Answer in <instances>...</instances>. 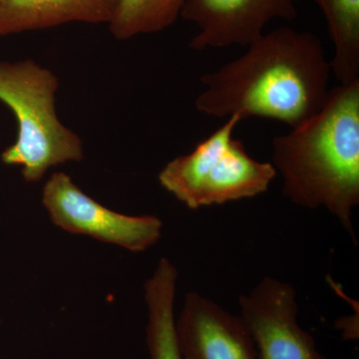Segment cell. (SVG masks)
Masks as SVG:
<instances>
[{"mask_svg":"<svg viewBox=\"0 0 359 359\" xmlns=\"http://www.w3.org/2000/svg\"><path fill=\"white\" fill-rule=\"evenodd\" d=\"M241 57L201 78L199 112L285 123L290 128L320 110L330 93V60L311 32L280 27L264 32Z\"/></svg>","mask_w":359,"mask_h":359,"instance_id":"cell-1","label":"cell"},{"mask_svg":"<svg viewBox=\"0 0 359 359\" xmlns=\"http://www.w3.org/2000/svg\"><path fill=\"white\" fill-rule=\"evenodd\" d=\"M271 148V165L282 177L283 195L304 209L325 208L356 243L359 81L330 89L320 110L276 136Z\"/></svg>","mask_w":359,"mask_h":359,"instance_id":"cell-2","label":"cell"},{"mask_svg":"<svg viewBox=\"0 0 359 359\" xmlns=\"http://www.w3.org/2000/svg\"><path fill=\"white\" fill-rule=\"evenodd\" d=\"M54 73L35 61H0V101L13 111L18 138L0 155L7 166L21 167L27 183H37L52 167L84 159L83 142L59 120Z\"/></svg>","mask_w":359,"mask_h":359,"instance_id":"cell-3","label":"cell"},{"mask_svg":"<svg viewBox=\"0 0 359 359\" xmlns=\"http://www.w3.org/2000/svg\"><path fill=\"white\" fill-rule=\"evenodd\" d=\"M242 121L230 116L192 152L170 161L158 176L161 186L191 210L266 193L278 174L271 163L254 159L233 138Z\"/></svg>","mask_w":359,"mask_h":359,"instance_id":"cell-4","label":"cell"},{"mask_svg":"<svg viewBox=\"0 0 359 359\" xmlns=\"http://www.w3.org/2000/svg\"><path fill=\"white\" fill-rule=\"evenodd\" d=\"M42 204L58 228L130 252H145L162 236L163 222L158 217L112 211L86 195L63 172L54 173L45 184Z\"/></svg>","mask_w":359,"mask_h":359,"instance_id":"cell-5","label":"cell"},{"mask_svg":"<svg viewBox=\"0 0 359 359\" xmlns=\"http://www.w3.org/2000/svg\"><path fill=\"white\" fill-rule=\"evenodd\" d=\"M238 306L259 359H327L297 323V292L290 283L264 276L241 295Z\"/></svg>","mask_w":359,"mask_h":359,"instance_id":"cell-6","label":"cell"},{"mask_svg":"<svg viewBox=\"0 0 359 359\" xmlns=\"http://www.w3.org/2000/svg\"><path fill=\"white\" fill-rule=\"evenodd\" d=\"M301 0H186L183 20L197 26L190 48L249 46L273 20H294Z\"/></svg>","mask_w":359,"mask_h":359,"instance_id":"cell-7","label":"cell"},{"mask_svg":"<svg viewBox=\"0 0 359 359\" xmlns=\"http://www.w3.org/2000/svg\"><path fill=\"white\" fill-rule=\"evenodd\" d=\"M175 332L181 359H259L240 316L197 292L186 294Z\"/></svg>","mask_w":359,"mask_h":359,"instance_id":"cell-8","label":"cell"},{"mask_svg":"<svg viewBox=\"0 0 359 359\" xmlns=\"http://www.w3.org/2000/svg\"><path fill=\"white\" fill-rule=\"evenodd\" d=\"M117 0H0V36L68 23L109 25Z\"/></svg>","mask_w":359,"mask_h":359,"instance_id":"cell-9","label":"cell"},{"mask_svg":"<svg viewBox=\"0 0 359 359\" xmlns=\"http://www.w3.org/2000/svg\"><path fill=\"white\" fill-rule=\"evenodd\" d=\"M178 271L162 257L145 283L148 309L146 342L150 359H181L175 332V297Z\"/></svg>","mask_w":359,"mask_h":359,"instance_id":"cell-10","label":"cell"},{"mask_svg":"<svg viewBox=\"0 0 359 359\" xmlns=\"http://www.w3.org/2000/svg\"><path fill=\"white\" fill-rule=\"evenodd\" d=\"M325 15L334 47L332 74L339 84L359 81V0H313Z\"/></svg>","mask_w":359,"mask_h":359,"instance_id":"cell-11","label":"cell"},{"mask_svg":"<svg viewBox=\"0 0 359 359\" xmlns=\"http://www.w3.org/2000/svg\"><path fill=\"white\" fill-rule=\"evenodd\" d=\"M186 0H117L110 32L118 40L163 32L181 15Z\"/></svg>","mask_w":359,"mask_h":359,"instance_id":"cell-12","label":"cell"}]
</instances>
